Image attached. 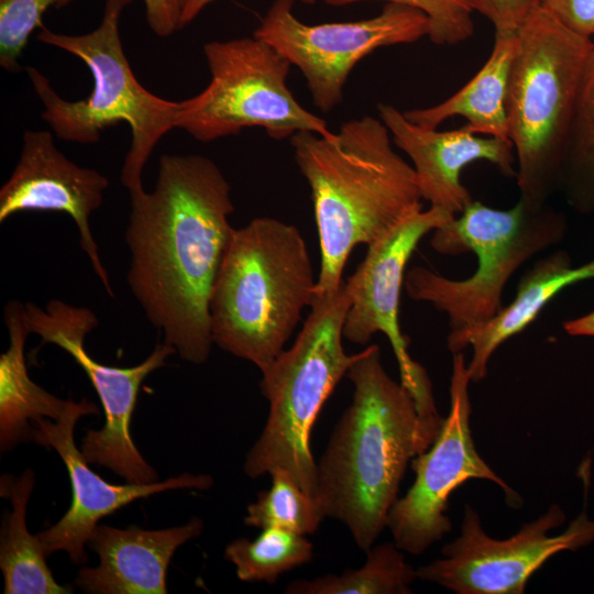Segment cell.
I'll return each mask as SVG.
<instances>
[{
	"label": "cell",
	"mask_w": 594,
	"mask_h": 594,
	"mask_svg": "<svg viewBox=\"0 0 594 594\" xmlns=\"http://www.w3.org/2000/svg\"><path fill=\"white\" fill-rule=\"evenodd\" d=\"M564 519L562 508L551 505L515 535L496 539L485 532L476 510L465 505L460 536L444 544L442 558L418 568L417 578L457 594H522L548 559L594 541V520L585 510L563 532L550 535Z\"/></svg>",
	"instance_id": "cell-13"
},
{
	"label": "cell",
	"mask_w": 594,
	"mask_h": 594,
	"mask_svg": "<svg viewBox=\"0 0 594 594\" xmlns=\"http://www.w3.org/2000/svg\"><path fill=\"white\" fill-rule=\"evenodd\" d=\"M294 0H275L253 36L266 42L302 73L312 102L330 112L343 100L345 81L362 58L389 45L414 43L429 33L427 15L388 2L376 16L308 25L293 13Z\"/></svg>",
	"instance_id": "cell-12"
},
{
	"label": "cell",
	"mask_w": 594,
	"mask_h": 594,
	"mask_svg": "<svg viewBox=\"0 0 594 594\" xmlns=\"http://www.w3.org/2000/svg\"><path fill=\"white\" fill-rule=\"evenodd\" d=\"M539 7L573 32L594 37V0H540Z\"/></svg>",
	"instance_id": "cell-30"
},
{
	"label": "cell",
	"mask_w": 594,
	"mask_h": 594,
	"mask_svg": "<svg viewBox=\"0 0 594 594\" xmlns=\"http://www.w3.org/2000/svg\"><path fill=\"white\" fill-rule=\"evenodd\" d=\"M471 378L463 352L452 354L450 410L428 450L411 460L416 477L405 496L398 498L387 517L394 543L413 556L424 553L451 531L446 515L450 495L471 479L498 485L512 507L521 498L479 454L470 428Z\"/></svg>",
	"instance_id": "cell-11"
},
{
	"label": "cell",
	"mask_w": 594,
	"mask_h": 594,
	"mask_svg": "<svg viewBox=\"0 0 594 594\" xmlns=\"http://www.w3.org/2000/svg\"><path fill=\"white\" fill-rule=\"evenodd\" d=\"M75 0H0V66L8 72L22 70L18 59L31 33L42 25L43 14L52 7H65Z\"/></svg>",
	"instance_id": "cell-27"
},
{
	"label": "cell",
	"mask_w": 594,
	"mask_h": 594,
	"mask_svg": "<svg viewBox=\"0 0 594 594\" xmlns=\"http://www.w3.org/2000/svg\"><path fill=\"white\" fill-rule=\"evenodd\" d=\"M592 38L537 8L517 31L507 95L519 197L542 206L560 188Z\"/></svg>",
	"instance_id": "cell-5"
},
{
	"label": "cell",
	"mask_w": 594,
	"mask_h": 594,
	"mask_svg": "<svg viewBox=\"0 0 594 594\" xmlns=\"http://www.w3.org/2000/svg\"><path fill=\"white\" fill-rule=\"evenodd\" d=\"M25 317L31 333L72 355L100 398L105 425L99 430H88L82 437L80 451L86 461L110 469L127 483L157 482V472L133 443L130 424L141 384L152 372L165 365L166 359L176 350L162 342L138 365L108 366L92 359L85 348L86 337L99 324L89 308L58 299L50 300L44 308L25 302Z\"/></svg>",
	"instance_id": "cell-10"
},
{
	"label": "cell",
	"mask_w": 594,
	"mask_h": 594,
	"mask_svg": "<svg viewBox=\"0 0 594 594\" xmlns=\"http://www.w3.org/2000/svg\"><path fill=\"white\" fill-rule=\"evenodd\" d=\"M417 578L405 559L404 551L394 542L373 546L366 551L365 563L342 574H326L312 580H294L287 594H408Z\"/></svg>",
	"instance_id": "cell-23"
},
{
	"label": "cell",
	"mask_w": 594,
	"mask_h": 594,
	"mask_svg": "<svg viewBox=\"0 0 594 594\" xmlns=\"http://www.w3.org/2000/svg\"><path fill=\"white\" fill-rule=\"evenodd\" d=\"M272 486L257 493L248 506L246 526L280 528L301 535L314 534L326 515L316 498L300 487L290 472L275 468L270 472Z\"/></svg>",
	"instance_id": "cell-26"
},
{
	"label": "cell",
	"mask_w": 594,
	"mask_h": 594,
	"mask_svg": "<svg viewBox=\"0 0 594 594\" xmlns=\"http://www.w3.org/2000/svg\"><path fill=\"white\" fill-rule=\"evenodd\" d=\"M516 50L517 32L495 33L488 59L470 81L444 101L429 108L407 110L404 116L427 129H437L446 120L461 116L474 133L510 142L506 102Z\"/></svg>",
	"instance_id": "cell-21"
},
{
	"label": "cell",
	"mask_w": 594,
	"mask_h": 594,
	"mask_svg": "<svg viewBox=\"0 0 594 594\" xmlns=\"http://www.w3.org/2000/svg\"><path fill=\"white\" fill-rule=\"evenodd\" d=\"M98 407L86 398L73 402L58 420L44 419L34 425L32 442L53 448L63 460L70 480L73 498L66 514L53 526L37 534L46 557L66 551L74 564H85V547L103 517L131 504L135 499L169 490H207L213 479L208 474L184 473L151 484L117 485L95 473L74 440L77 420L86 415H98Z\"/></svg>",
	"instance_id": "cell-15"
},
{
	"label": "cell",
	"mask_w": 594,
	"mask_h": 594,
	"mask_svg": "<svg viewBox=\"0 0 594 594\" xmlns=\"http://www.w3.org/2000/svg\"><path fill=\"white\" fill-rule=\"evenodd\" d=\"M594 278V258L574 266L570 254L558 250L537 260L520 277L514 299L486 322L459 334H448L447 346L454 354L472 348L468 363L471 382L487 375L495 351L508 339L522 332L560 292Z\"/></svg>",
	"instance_id": "cell-19"
},
{
	"label": "cell",
	"mask_w": 594,
	"mask_h": 594,
	"mask_svg": "<svg viewBox=\"0 0 594 594\" xmlns=\"http://www.w3.org/2000/svg\"><path fill=\"white\" fill-rule=\"evenodd\" d=\"M559 189L578 211H594V50L583 75Z\"/></svg>",
	"instance_id": "cell-25"
},
{
	"label": "cell",
	"mask_w": 594,
	"mask_h": 594,
	"mask_svg": "<svg viewBox=\"0 0 594 594\" xmlns=\"http://www.w3.org/2000/svg\"><path fill=\"white\" fill-rule=\"evenodd\" d=\"M562 327L569 336L594 338V310L578 318L564 321Z\"/></svg>",
	"instance_id": "cell-32"
},
{
	"label": "cell",
	"mask_w": 594,
	"mask_h": 594,
	"mask_svg": "<svg viewBox=\"0 0 594 594\" xmlns=\"http://www.w3.org/2000/svg\"><path fill=\"white\" fill-rule=\"evenodd\" d=\"M208 86L183 100L177 129L210 142L258 127L276 140L299 131L332 138L324 120L301 107L287 86L292 64L253 36L212 41L204 46Z\"/></svg>",
	"instance_id": "cell-9"
},
{
	"label": "cell",
	"mask_w": 594,
	"mask_h": 594,
	"mask_svg": "<svg viewBox=\"0 0 594 594\" xmlns=\"http://www.w3.org/2000/svg\"><path fill=\"white\" fill-rule=\"evenodd\" d=\"M565 232L564 215L548 204L538 206L519 197L514 207L502 210L472 199L431 232L430 244L440 254L474 253V273L452 279L414 266L406 272L405 290L410 299L446 314L449 334L465 332L493 318L504 306L503 292L512 276L535 255L561 242Z\"/></svg>",
	"instance_id": "cell-6"
},
{
	"label": "cell",
	"mask_w": 594,
	"mask_h": 594,
	"mask_svg": "<svg viewBox=\"0 0 594 594\" xmlns=\"http://www.w3.org/2000/svg\"><path fill=\"white\" fill-rule=\"evenodd\" d=\"M330 6H344L364 0H321ZM422 11L429 21L430 40L438 45H454L474 33L470 0H383Z\"/></svg>",
	"instance_id": "cell-28"
},
{
	"label": "cell",
	"mask_w": 594,
	"mask_h": 594,
	"mask_svg": "<svg viewBox=\"0 0 594 594\" xmlns=\"http://www.w3.org/2000/svg\"><path fill=\"white\" fill-rule=\"evenodd\" d=\"M215 0H187L183 18H182V29L189 24L205 7L210 4ZM305 4H312L316 0H300Z\"/></svg>",
	"instance_id": "cell-33"
},
{
	"label": "cell",
	"mask_w": 594,
	"mask_h": 594,
	"mask_svg": "<svg viewBox=\"0 0 594 594\" xmlns=\"http://www.w3.org/2000/svg\"><path fill=\"white\" fill-rule=\"evenodd\" d=\"M371 116L343 123L332 138L299 131L289 138L308 182L320 246L316 295L337 290L352 250L370 245L422 210L414 167L392 147Z\"/></svg>",
	"instance_id": "cell-3"
},
{
	"label": "cell",
	"mask_w": 594,
	"mask_h": 594,
	"mask_svg": "<svg viewBox=\"0 0 594 594\" xmlns=\"http://www.w3.org/2000/svg\"><path fill=\"white\" fill-rule=\"evenodd\" d=\"M381 120L395 144L413 162L424 200L454 216L472 200L461 183L462 169L475 161L494 164L507 177H516V155L510 142L474 133L466 124L437 131L410 122L391 105L380 103Z\"/></svg>",
	"instance_id": "cell-17"
},
{
	"label": "cell",
	"mask_w": 594,
	"mask_h": 594,
	"mask_svg": "<svg viewBox=\"0 0 594 594\" xmlns=\"http://www.w3.org/2000/svg\"><path fill=\"white\" fill-rule=\"evenodd\" d=\"M35 484L34 473L25 469L18 477L1 476V496L9 497L12 510L4 514L0 535V568L4 594H67L72 588L58 584L46 564L37 536L26 527V506Z\"/></svg>",
	"instance_id": "cell-22"
},
{
	"label": "cell",
	"mask_w": 594,
	"mask_h": 594,
	"mask_svg": "<svg viewBox=\"0 0 594 594\" xmlns=\"http://www.w3.org/2000/svg\"><path fill=\"white\" fill-rule=\"evenodd\" d=\"M316 285L297 227L260 217L234 228L209 301L213 344L264 371L285 350Z\"/></svg>",
	"instance_id": "cell-4"
},
{
	"label": "cell",
	"mask_w": 594,
	"mask_h": 594,
	"mask_svg": "<svg viewBox=\"0 0 594 594\" xmlns=\"http://www.w3.org/2000/svg\"><path fill=\"white\" fill-rule=\"evenodd\" d=\"M109 180L99 172L80 167L54 145L48 131H26L20 158L0 189V222L23 211L67 213L79 232L81 250L107 293L113 297L89 218L103 201Z\"/></svg>",
	"instance_id": "cell-16"
},
{
	"label": "cell",
	"mask_w": 594,
	"mask_h": 594,
	"mask_svg": "<svg viewBox=\"0 0 594 594\" xmlns=\"http://www.w3.org/2000/svg\"><path fill=\"white\" fill-rule=\"evenodd\" d=\"M230 191L211 160L163 155L154 190L130 194L127 282L163 342L193 364L213 344L209 301L234 231Z\"/></svg>",
	"instance_id": "cell-1"
},
{
	"label": "cell",
	"mask_w": 594,
	"mask_h": 594,
	"mask_svg": "<svg viewBox=\"0 0 594 594\" xmlns=\"http://www.w3.org/2000/svg\"><path fill=\"white\" fill-rule=\"evenodd\" d=\"M453 217L436 207L413 213L370 244L364 260L344 279L350 307L343 323V338L366 345L374 334L383 333L395 354L400 383L414 396L422 419L436 430L441 429L444 418L437 410L427 371L408 353L409 339L399 327V300L406 266L417 245Z\"/></svg>",
	"instance_id": "cell-14"
},
{
	"label": "cell",
	"mask_w": 594,
	"mask_h": 594,
	"mask_svg": "<svg viewBox=\"0 0 594 594\" xmlns=\"http://www.w3.org/2000/svg\"><path fill=\"white\" fill-rule=\"evenodd\" d=\"M540 0H470L472 9L487 18L495 33H516L539 8Z\"/></svg>",
	"instance_id": "cell-29"
},
{
	"label": "cell",
	"mask_w": 594,
	"mask_h": 594,
	"mask_svg": "<svg viewBox=\"0 0 594 594\" xmlns=\"http://www.w3.org/2000/svg\"><path fill=\"white\" fill-rule=\"evenodd\" d=\"M349 307L344 279L337 290L316 295L296 341L261 372L260 389L270 410L243 464L249 477L284 468L316 498L310 432L326 400L361 354H348L342 344Z\"/></svg>",
	"instance_id": "cell-8"
},
{
	"label": "cell",
	"mask_w": 594,
	"mask_h": 594,
	"mask_svg": "<svg viewBox=\"0 0 594 594\" xmlns=\"http://www.w3.org/2000/svg\"><path fill=\"white\" fill-rule=\"evenodd\" d=\"M133 0H106L100 25L84 35H65L42 28L37 40L80 58L90 69L92 90L82 100L58 96L48 79L34 67L25 70L44 105L42 118L65 141L95 143L101 131L121 121L132 131L131 146L121 170L130 194L143 190L142 172L157 142L177 128L183 101L162 99L134 76L123 52L119 23Z\"/></svg>",
	"instance_id": "cell-7"
},
{
	"label": "cell",
	"mask_w": 594,
	"mask_h": 594,
	"mask_svg": "<svg viewBox=\"0 0 594 594\" xmlns=\"http://www.w3.org/2000/svg\"><path fill=\"white\" fill-rule=\"evenodd\" d=\"M146 21L158 36H169L182 29L187 0H143Z\"/></svg>",
	"instance_id": "cell-31"
},
{
	"label": "cell",
	"mask_w": 594,
	"mask_h": 594,
	"mask_svg": "<svg viewBox=\"0 0 594 594\" xmlns=\"http://www.w3.org/2000/svg\"><path fill=\"white\" fill-rule=\"evenodd\" d=\"M3 320L10 339L0 356V449L6 452L20 442L32 441L35 424L62 418L72 400L50 394L29 376L24 345L31 331L24 304L9 301Z\"/></svg>",
	"instance_id": "cell-20"
},
{
	"label": "cell",
	"mask_w": 594,
	"mask_h": 594,
	"mask_svg": "<svg viewBox=\"0 0 594 594\" xmlns=\"http://www.w3.org/2000/svg\"><path fill=\"white\" fill-rule=\"evenodd\" d=\"M314 544L306 535L280 528H267L255 539L238 538L224 550V558L235 565L243 582L275 583L278 578L309 562Z\"/></svg>",
	"instance_id": "cell-24"
},
{
	"label": "cell",
	"mask_w": 594,
	"mask_h": 594,
	"mask_svg": "<svg viewBox=\"0 0 594 594\" xmlns=\"http://www.w3.org/2000/svg\"><path fill=\"white\" fill-rule=\"evenodd\" d=\"M202 528L198 517L157 530L97 525L87 546L98 554L99 564L81 568L75 584L90 594H165L167 566L176 549Z\"/></svg>",
	"instance_id": "cell-18"
},
{
	"label": "cell",
	"mask_w": 594,
	"mask_h": 594,
	"mask_svg": "<svg viewBox=\"0 0 594 594\" xmlns=\"http://www.w3.org/2000/svg\"><path fill=\"white\" fill-rule=\"evenodd\" d=\"M346 377L354 387L352 403L317 462L316 499L326 517L342 522L366 552L387 527L408 464L440 431L386 372L378 344L361 351Z\"/></svg>",
	"instance_id": "cell-2"
}]
</instances>
